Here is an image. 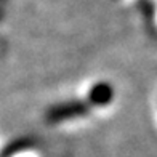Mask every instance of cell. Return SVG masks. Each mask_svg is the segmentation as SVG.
Listing matches in <instances>:
<instances>
[{"label": "cell", "instance_id": "1", "mask_svg": "<svg viewBox=\"0 0 157 157\" xmlns=\"http://www.w3.org/2000/svg\"><path fill=\"white\" fill-rule=\"evenodd\" d=\"M90 111L88 104L82 101H71V103H63L56 104L47 112V120L48 122H63L67 119H75V117H83Z\"/></svg>", "mask_w": 157, "mask_h": 157}, {"label": "cell", "instance_id": "2", "mask_svg": "<svg viewBox=\"0 0 157 157\" xmlns=\"http://www.w3.org/2000/svg\"><path fill=\"white\" fill-rule=\"evenodd\" d=\"M112 98H114V88L108 82H98L88 91V101L96 106L109 104L112 101Z\"/></svg>", "mask_w": 157, "mask_h": 157}, {"label": "cell", "instance_id": "3", "mask_svg": "<svg viewBox=\"0 0 157 157\" xmlns=\"http://www.w3.org/2000/svg\"><path fill=\"white\" fill-rule=\"evenodd\" d=\"M32 146V141L31 140H18L15 143H11L10 146H6L3 149V152H2V157H11V155H15L18 152H23L26 151L27 147H31Z\"/></svg>", "mask_w": 157, "mask_h": 157}]
</instances>
